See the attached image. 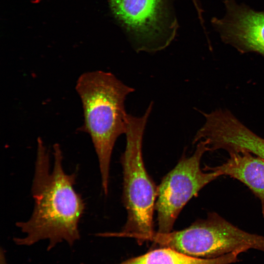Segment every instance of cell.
I'll return each instance as SVG.
<instances>
[{"label": "cell", "mask_w": 264, "mask_h": 264, "mask_svg": "<svg viewBox=\"0 0 264 264\" xmlns=\"http://www.w3.org/2000/svg\"><path fill=\"white\" fill-rule=\"evenodd\" d=\"M53 150L51 169L49 152L42 138H38L31 186L34 206L28 220L16 223L24 234L13 239L17 245L28 246L48 240L50 250L63 242L72 246L80 238L79 224L86 203L74 188L78 171L66 173L60 144H55Z\"/></svg>", "instance_id": "cell-1"}, {"label": "cell", "mask_w": 264, "mask_h": 264, "mask_svg": "<svg viewBox=\"0 0 264 264\" xmlns=\"http://www.w3.org/2000/svg\"><path fill=\"white\" fill-rule=\"evenodd\" d=\"M81 99L84 122L79 129L90 136L99 162L103 190L108 193L110 164L115 142L127 129V96L133 88L110 72L96 70L83 73L75 87Z\"/></svg>", "instance_id": "cell-2"}, {"label": "cell", "mask_w": 264, "mask_h": 264, "mask_svg": "<svg viewBox=\"0 0 264 264\" xmlns=\"http://www.w3.org/2000/svg\"><path fill=\"white\" fill-rule=\"evenodd\" d=\"M152 106L151 104L140 117L128 114L126 145L121 157L123 200L127 220L122 231L103 233L102 237L132 238L141 244L151 241L155 233L153 215L157 188L146 171L142 152L143 134Z\"/></svg>", "instance_id": "cell-3"}, {"label": "cell", "mask_w": 264, "mask_h": 264, "mask_svg": "<svg viewBox=\"0 0 264 264\" xmlns=\"http://www.w3.org/2000/svg\"><path fill=\"white\" fill-rule=\"evenodd\" d=\"M152 242L183 254L213 259L249 249L264 252V236L235 226L215 212L189 227L167 233H155Z\"/></svg>", "instance_id": "cell-4"}, {"label": "cell", "mask_w": 264, "mask_h": 264, "mask_svg": "<svg viewBox=\"0 0 264 264\" xmlns=\"http://www.w3.org/2000/svg\"><path fill=\"white\" fill-rule=\"evenodd\" d=\"M108 1L114 18L137 51H158L174 39L178 23L173 0Z\"/></svg>", "instance_id": "cell-5"}, {"label": "cell", "mask_w": 264, "mask_h": 264, "mask_svg": "<svg viewBox=\"0 0 264 264\" xmlns=\"http://www.w3.org/2000/svg\"><path fill=\"white\" fill-rule=\"evenodd\" d=\"M209 151L205 141L197 143L194 153L184 156L162 179L157 187L155 209L157 214L158 233L172 231L178 215L185 204L208 183L219 177L215 172H204L201 159Z\"/></svg>", "instance_id": "cell-6"}, {"label": "cell", "mask_w": 264, "mask_h": 264, "mask_svg": "<svg viewBox=\"0 0 264 264\" xmlns=\"http://www.w3.org/2000/svg\"><path fill=\"white\" fill-rule=\"evenodd\" d=\"M227 15L216 20L222 39L242 52H257L264 57V11L227 2Z\"/></svg>", "instance_id": "cell-7"}, {"label": "cell", "mask_w": 264, "mask_h": 264, "mask_svg": "<svg viewBox=\"0 0 264 264\" xmlns=\"http://www.w3.org/2000/svg\"><path fill=\"white\" fill-rule=\"evenodd\" d=\"M223 164L203 169L236 179L251 190L264 204V159L246 151L231 152Z\"/></svg>", "instance_id": "cell-8"}, {"label": "cell", "mask_w": 264, "mask_h": 264, "mask_svg": "<svg viewBox=\"0 0 264 264\" xmlns=\"http://www.w3.org/2000/svg\"><path fill=\"white\" fill-rule=\"evenodd\" d=\"M239 255L234 253L206 259L189 256L169 247H160L119 264H231L238 261Z\"/></svg>", "instance_id": "cell-9"}, {"label": "cell", "mask_w": 264, "mask_h": 264, "mask_svg": "<svg viewBox=\"0 0 264 264\" xmlns=\"http://www.w3.org/2000/svg\"><path fill=\"white\" fill-rule=\"evenodd\" d=\"M0 258H1V263L2 264H7L6 263V260H5V255H4V254H2L1 253V256H0Z\"/></svg>", "instance_id": "cell-10"}]
</instances>
